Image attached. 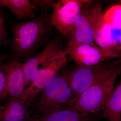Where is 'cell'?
Masks as SVG:
<instances>
[{
  "label": "cell",
  "mask_w": 121,
  "mask_h": 121,
  "mask_svg": "<svg viewBox=\"0 0 121 121\" xmlns=\"http://www.w3.org/2000/svg\"><path fill=\"white\" fill-rule=\"evenodd\" d=\"M89 1L84 0L83 3L75 21L73 31L69 36L66 49L79 44H95L94 32L89 12Z\"/></svg>",
  "instance_id": "8fae6325"
},
{
  "label": "cell",
  "mask_w": 121,
  "mask_h": 121,
  "mask_svg": "<svg viewBox=\"0 0 121 121\" xmlns=\"http://www.w3.org/2000/svg\"><path fill=\"white\" fill-rule=\"evenodd\" d=\"M67 55L78 67H88L114 58H120L121 54L109 52L95 44L80 43L66 50Z\"/></svg>",
  "instance_id": "ba28073f"
},
{
  "label": "cell",
  "mask_w": 121,
  "mask_h": 121,
  "mask_svg": "<svg viewBox=\"0 0 121 121\" xmlns=\"http://www.w3.org/2000/svg\"><path fill=\"white\" fill-rule=\"evenodd\" d=\"M0 5L8 9L19 20L36 17L39 9L30 0H0Z\"/></svg>",
  "instance_id": "4fadbf2b"
},
{
  "label": "cell",
  "mask_w": 121,
  "mask_h": 121,
  "mask_svg": "<svg viewBox=\"0 0 121 121\" xmlns=\"http://www.w3.org/2000/svg\"><path fill=\"white\" fill-rule=\"evenodd\" d=\"M84 0H59L56 1L51 16V24L63 37L69 36L73 32Z\"/></svg>",
  "instance_id": "52a82bcc"
},
{
  "label": "cell",
  "mask_w": 121,
  "mask_h": 121,
  "mask_svg": "<svg viewBox=\"0 0 121 121\" xmlns=\"http://www.w3.org/2000/svg\"><path fill=\"white\" fill-rule=\"evenodd\" d=\"M89 6L96 43L105 51L121 54V31L115 29L106 22L101 1L90 0Z\"/></svg>",
  "instance_id": "5b68a950"
},
{
  "label": "cell",
  "mask_w": 121,
  "mask_h": 121,
  "mask_svg": "<svg viewBox=\"0 0 121 121\" xmlns=\"http://www.w3.org/2000/svg\"><path fill=\"white\" fill-rule=\"evenodd\" d=\"M68 71L59 72L54 80L39 94L35 110L43 115L69 108L72 98Z\"/></svg>",
  "instance_id": "7a4b0ae2"
},
{
  "label": "cell",
  "mask_w": 121,
  "mask_h": 121,
  "mask_svg": "<svg viewBox=\"0 0 121 121\" xmlns=\"http://www.w3.org/2000/svg\"><path fill=\"white\" fill-rule=\"evenodd\" d=\"M121 71L120 66L108 77L88 87L67 109L97 114L102 109L114 89L115 83Z\"/></svg>",
  "instance_id": "3957f363"
},
{
  "label": "cell",
  "mask_w": 121,
  "mask_h": 121,
  "mask_svg": "<svg viewBox=\"0 0 121 121\" xmlns=\"http://www.w3.org/2000/svg\"><path fill=\"white\" fill-rule=\"evenodd\" d=\"M67 56L65 50L60 51L45 67L39 72L17 100L29 107L38 95L52 82L66 65L68 60Z\"/></svg>",
  "instance_id": "8992f818"
},
{
  "label": "cell",
  "mask_w": 121,
  "mask_h": 121,
  "mask_svg": "<svg viewBox=\"0 0 121 121\" xmlns=\"http://www.w3.org/2000/svg\"><path fill=\"white\" fill-rule=\"evenodd\" d=\"M120 66V61H105L88 67L78 66L68 71L69 84L72 91V98L69 108L73 105L84 91L108 77Z\"/></svg>",
  "instance_id": "277c9868"
},
{
  "label": "cell",
  "mask_w": 121,
  "mask_h": 121,
  "mask_svg": "<svg viewBox=\"0 0 121 121\" xmlns=\"http://www.w3.org/2000/svg\"><path fill=\"white\" fill-rule=\"evenodd\" d=\"M32 3L41 11V13H47L48 9L54 8L56 1L54 0H32Z\"/></svg>",
  "instance_id": "ac0fdd59"
},
{
  "label": "cell",
  "mask_w": 121,
  "mask_h": 121,
  "mask_svg": "<svg viewBox=\"0 0 121 121\" xmlns=\"http://www.w3.org/2000/svg\"><path fill=\"white\" fill-rule=\"evenodd\" d=\"M4 63L0 64V97L4 89L5 86V78L4 66Z\"/></svg>",
  "instance_id": "d6986e66"
},
{
  "label": "cell",
  "mask_w": 121,
  "mask_h": 121,
  "mask_svg": "<svg viewBox=\"0 0 121 121\" xmlns=\"http://www.w3.org/2000/svg\"><path fill=\"white\" fill-rule=\"evenodd\" d=\"M8 18L5 13L0 9V46L10 45L8 32L5 25Z\"/></svg>",
  "instance_id": "e0dca14e"
},
{
  "label": "cell",
  "mask_w": 121,
  "mask_h": 121,
  "mask_svg": "<svg viewBox=\"0 0 121 121\" xmlns=\"http://www.w3.org/2000/svg\"><path fill=\"white\" fill-rule=\"evenodd\" d=\"M62 50L60 41L54 39L48 42L40 52L23 63L25 89L30 85L39 72Z\"/></svg>",
  "instance_id": "30bf717a"
},
{
  "label": "cell",
  "mask_w": 121,
  "mask_h": 121,
  "mask_svg": "<svg viewBox=\"0 0 121 121\" xmlns=\"http://www.w3.org/2000/svg\"><path fill=\"white\" fill-rule=\"evenodd\" d=\"M9 55L5 53L0 52V64L4 63L9 57Z\"/></svg>",
  "instance_id": "ffe728a7"
},
{
  "label": "cell",
  "mask_w": 121,
  "mask_h": 121,
  "mask_svg": "<svg viewBox=\"0 0 121 121\" xmlns=\"http://www.w3.org/2000/svg\"><path fill=\"white\" fill-rule=\"evenodd\" d=\"M28 107L13 99L4 105H0V121H31Z\"/></svg>",
  "instance_id": "7c38bea8"
},
{
  "label": "cell",
  "mask_w": 121,
  "mask_h": 121,
  "mask_svg": "<svg viewBox=\"0 0 121 121\" xmlns=\"http://www.w3.org/2000/svg\"><path fill=\"white\" fill-rule=\"evenodd\" d=\"M32 121H94L91 114L65 109L38 117Z\"/></svg>",
  "instance_id": "9a60e30c"
},
{
  "label": "cell",
  "mask_w": 121,
  "mask_h": 121,
  "mask_svg": "<svg viewBox=\"0 0 121 121\" xmlns=\"http://www.w3.org/2000/svg\"><path fill=\"white\" fill-rule=\"evenodd\" d=\"M4 68L6 81L0 100L17 99L25 89L23 63L12 58L4 63Z\"/></svg>",
  "instance_id": "9c48e42d"
},
{
  "label": "cell",
  "mask_w": 121,
  "mask_h": 121,
  "mask_svg": "<svg viewBox=\"0 0 121 121\" xmlns=\"http://www.w3.org/2000/svg\"><path fill=\"white\" fill-rule=\"evenodd\" d=\"M51 16L41 13L38 17L13 25L12 41L9 45L12 58L27 60L46 43L53 27Z\"/></svg>",
  "instance_id": "6da1fadb"
},
{
  "label": "cell",
  "mask_w": 121,
  "mask_h": 121,
  "mask_svg": "<svg viewBox=\"0 0 121 121\" xmlns=\"http://www.w3.org/2000/svg\"><path fill=\"white\" fill-rule=\"evenodd\" d=\"M98 118L108 121H121V80L114 89L104 107Z\"/></svg>",
  "instance_id": "5bb4252c"
},
{
  "label": "cell",
  "mask_w": 121,
  "mask_h": 121,
  "mask_svg": "<svg viewBox=\"0 0 121 121\" xmlns=\"http://www.w3.org/2000/svg\"><path fill=\"white\" fill-rule=\"evenodd\" d=\"M106 22L117 30L121 31V4L113 6L104 15Z\"/></svg>",
  "instance_id": "2e32d148"
}]
</instances>
